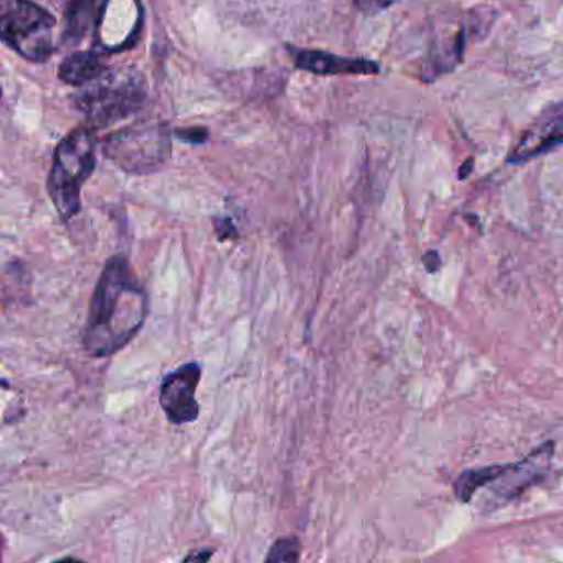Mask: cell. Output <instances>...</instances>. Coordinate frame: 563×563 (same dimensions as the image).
<instances>
[{
	"label": "cell",
	"instance_id": "cell-1",
	"mask_svg": "<svg viewBox=\"0 0 563 563\" xmlns=\"http://www.w3.org/2000/svg\"><path fill=\"white\" fill-rule=\"evenodd\" d=\"M150 298L130 262L113 256L104 265L91 296L84 347L91 357H110L126 347L143 329Z\"/></svg>",
	"mask_w": 563,
	"mask_h": 563
},
{
	"label": "cell",
	"instance_id": "cell-2",
	"mask_svg": "<svg viewBox=\"0 0 563 563\" xmlns=\"http://www.w3.org/2000/svg\"><path fill=\"white\" fill-rule=\"evenodd\" d=\"M146 101V81L134 70L104 71L81 87L74 104L93 126L104 128L136 113Z\"/></svg>",
	"mask_w": 563,
	"mask_h": 563
},
{
	"label": "cell",
	"instance_id": "cell-3",
	"mask_svg": "<svg viewBox=\"0 0 563 563\" xmlns=\"http://www.w3.org/2000/svg\"><path fill=\"white\" fill-rule=\"evenodd\" d=\"M95 166V136L87 128L74 131L58 144L48 177V194L65 222L80 212L81 187L90 179Z\"/></svg>",
	"mask_w": 563,
	"mask_h": 563
},
{
	"label": "cell",
	"instance_id": "cell-4",
	"mask_svg": "<svg viewBox=\"0 0 563 563\" xmlns=\"http://www.w3.org/2000/svg\"><path fill=\"white\" fill-rule=\"evenodd\" d=\"M55 19L31 0H0V32L5 44L32 62H44L54 51Z\"/></svg>",
	"mask_w": 563,
	"mask_h": 563
},
{
	"label": "cell",
	"instance_id": "cell-5",
	"mask_svg": "<svg viewBox=\"0 0 563 563\" xmlns=\"http://www.w3.org/2000/svg\"><path fill=\"white\" fill-rule=\"evenodd\" d=\"M104 154L126 173H154L169 159L170 134L161 124L128 128L108 137Z\"/></svg>",
	"mask_w": 563,
	"mask_h": 563
},
{
	"label": "cell",
	"instance_id": "cell-6",
	"mask_svg": "<svg viewBox=\"0 0 563 563\" xmlns=\"http://www.w3.org/2000/svg\"><path fill=\"white\" fill-rule=\"evenodd\" d=\"M202 378V367L197 362L180 365L164 377L159 404L167 420L174 424L194 423L199 418L200 405L196 391Z\"/></svg>",
	"mask_w": 563,
	"mask_h": 563
},
{
	"label": "cell",
	"instance_id": "cell-7",
	"mask_svg": "<svg viewBox=\"0 0 563 563\" xmlns=\"http://www.w3.org/2000/svg\"><path fill=\"white\" fill-rule=\"evenodd\" d=\"M563 144V101L547 107L523 131L507 163L520 164Z\"/></svg>",
	"mask_w": 563,
	"mask_h": 563
},
{
	"label": "cell",
	"instance_id": "cell-8",
	"mask_svg": "<svg viewBox=\"0 0 563 563\" xmlns=\"http://www.w3.org/2000/svg\"><path fill=\"white\" fill-rule=\"evenodd\" d=\"M552 450L553 444L545 443L520 463L507 464V470L504 471L503 476H499V486H494V493L504 499L519 496L527 487L540 479V474L545 473V466L542 463L552 456Z\"/></svg>",
	"mask_w": 563,
	"mask_h": 563
},
{
	"label": "cell",
	"instance_id": "cell-9",
	"mask_svg": "<svg viewBox=\"0 0 563 563\" xmlns=\"http://www.w3.org/2000/svg\"><path fill=\"white\" fill-rule=\"evenodd\" d=\"M295 64L299 70L316 75H375L380 71L377 64L364 58H345L324 52H295Z\"/></svg>",
	"mask_w": 563,
	"mask_h": 563
},
{
	"label": "cell",
	"instance_id": "cell-10",
	"mask_svg": "<svg viewBox=\"0 0 563 563\" xmlns=\"http://www.w3.org/2000/svg\"><path fill=\"white\" fill-rule=\"evenodd\" d=\"M104 71L107 70H104L103 64H101L97 54L81 52V54L65 58L62 62L58 75L65 84L74 85V87H85V85L100 78Z\"/></svg>",
	"mask_w": 563,
	"mask_h": 563
},
{
	"label": "cell",
	"instance_id": "cell-11",
	"mask_svg": "<svg viewBox=\"0 0 563 563\" xmlns=\"http://www.w3.org/2000/svg\"><path fill=\"white\" fill-rule=\"evenodd\" d=\"M506 466H486L477 470L464 471L456 481H454V494L461 503H467L473 499L474 494L479 487L493 484L494 481L503 476Z\"/></svg>",
	"mask_w": 563,
	"mask_h": 563
},
{
	"label": "cell",
	"instance_id": "cell-12",
	"mask_svg": "<svg viewBox=\"0 0 563 563\" xmlns=\"http://www.w3.org/2000/svg\"><path fill=\"white\" fill-rule=\"evenodd\" d=\"M95 0H65V19L68 22V35L81 37L87 32L93 14Z\"/></svg>",
	"mask_w": 563,
	"mask_h": 563
},
{
	"label": "cell",
	"instance_id": "cell-13",
	"mask_svg": "<svg viewBox=\"0 0 563 563\" xmlns=\"http://www.w3.org/2000/svg\"><path fill=\"white\" fill-rule=\"evenodd\" d=\"M299 542L295 537H285L273 543L266 555V562H298Z\"/></svg>",
	"mask_w": 563,
	"mask_h": 563
},
{
	"label": "cell",
	"instance_id": "cell-14",
	"mask_svg": "<svg viewBox=\"0 0 563 563\" xmlns=\"http://www.w3.org/2000/svg\"><path fill=\"white\" fill-rule=\"evenodd\" d=\"M397 2L398 0H355V5L365 14H377Z\"/></svg>",
	"mask_w": 563,
	"mask_h": 563
},
{
	"label": "cell",
	"instance_id": "cell-15",
	"mask_svg": "<svg viewBox=\"0 0 563 563\" xmlns=\"http://www.w3.org/2000/svg\"><path fill=\"white\" fill-rule=\"evenodd\" d=\"M176 136L183 141H189V143H203L207 140V131L194 128V130H179L176 131Z\"/></svg>",
	"mask_w": 563,
	"mask_h": 563
},
{
	"label": "cell",
	"instance_id": "cell-16",
	"mask_svg": "<svg viewBox=\"0 0 563 563\" xmlns=\"http://www.w3.org/2000/svg\"><path fill=\"white\" fill-rule=\"evenodd\" d=\"M423 265L428 273H437L438 269L441 268L440 253H438L437 250L428 252L427 255L423 256Z\"/></svg>",
	"mask_w": 563,
	"mask_h": 563
},
{
	"label": "cell",
	"instance_id": "cell-17",
	"mask_svg": "<svg viewBox=\"0 0 563 563\" xmlns=\"http://www.w3.org/2000/svg\"><path fill=\"white\" fill-rule=\"evenodd\" d=\"M217 232L220 233V239L227 240L230 239V236H235L236 230L230 220H222V227L217 223Z\"/></svg>",
	"mask_w": 563,
	"mask_h": 563
},
{
	"label": "cell",
	"instance_id": "cell-18",
	"mask_svg": "<svg viewBox=\"0 0 563 563\" xmlns=\"http://www.w3.org/2000/svg\"><path fill=\"white\" fill-rule=\"evenodd\" d=\"M474 167V159L473 157H470V159H466V163L461 166L460 169V179L464 180L467 176H470L471 173H473Z\"/></svg>",
	"mask_w": 563,
	"mask_h": 563
},
{
	"label": "cell",
	"instance_id": "cell-19",
	"mask_svg": "<svg viewBox=\"0 0 563 563\" xmlns=\"http://www.w3.org/2000/svg\"><path fill=\"white\" fill-rule=\"evenodd\" d=\"M212 553L213 552H210V550H206V552H196V553H190V555H187L186 559L184 560H187V562H192V560H200V562H207V560L210 559V556H212Z\"/></svg>",
	"mask_w": 563,
	"mask_h": 563
}]
</instances>
